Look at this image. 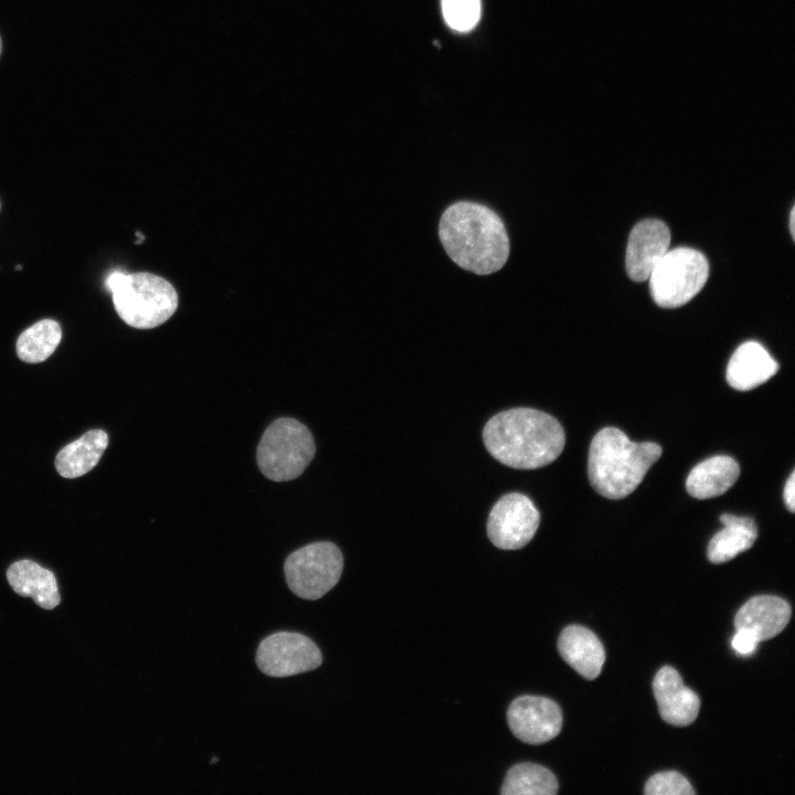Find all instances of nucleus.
<instances>
[{"mask_svg":"<svg viewBox=\"0 0 795 795\" xmlns=\"http://www.w3.org/2000/svg\"><path fill=\"white\" fill-rule=\"evenodd\" d=\"M489 454L516 469H536L554 462L562 453L565 434L550 414L515 407L494 415L483 431Z\"/></svg>","mask_w":795,"mask_h":795,"instance_id":"1","label":"nucleus"},{"mask_svg":"<svg viewBox=\"0 0 795 795\" xmlns=\"http://www.w3.org/2000/svg\"><path fill=\"white\" fill-rule=\"evenodd\" d=\"M438 235L447 255L478 275L499 271L509 256V237L500 216L480 203L449 205L442 214Z\"/></svg>","mask_w":795,"mask_h":795,"instance_id":"2","label":"nucleus"},{"mask_svg":"<svg viewBox=\"0 0 795 795\" xmlns=\"http://www.w3.org/2000/svg\"><path fill=\"white\" fill-rule=\"evenodd\" d=\"M660 455L658 444L632 442L621 430L605 427L596 433L590 445V483L603 497L625 498L638 487Z\"/></svg>","mask_w":795,"mask_h":795,"instance_id":"3","label":"nucleus"},{"mask_svg":"<svg viewBox=\"0 0 795 795\" xmlns=\"http://www.w3.org/2000/svg\"><path fill=\"white\" fill-rule=\"evenodd\" d=\"M117 315L128 326L151 329L165 324L178 308V294L167 279L146 272H113L105 283Z\"/></svg>","mask_w":795,"mask_h":795,"instance_id":"4","label":"nucleus"},{"mask_svg":"<svg viewBox=\"0 0 795 795\" xmlns=\"http://www.w3.org/2000/svg\"><path fill=\"white\" fill-rule=\"evenodd\" d=\"M315 452L310 431L295 418L280 417L265 430L256 458L265 477L273 481H288L304 473Z\"/></svg>","mask_w":795,"mask_h":795,"instance_id":"5","label":"nucleus"},{"mask_svg":"<svg viewBox=\"0 0 795 795\" xmlns=\"http://www.w3.org/2000/svg\"><path fill=\"white\" fill-rule=\"evenodd\" d=\"M709 264L702 253L689 247L670 250L649 275L654 301L662 308H676L691 300L704 286Z\"/></svg>","mask_w":795,"mask_h":795,"instance_id":"6","label":"nucleus"},{"mask_svg":"<svg viewBox=\"0 0 795 795\" xmlns=\"http://www.w3.org/2000/svg\"><path fill=\"white\" fill-rule=\"evenodd\" d=\"M343 556L332 542L318 541L290 553L284 564L289 590L300 598L318 600L339 581Z\"/></svg>","mask_w":795,"mask_h":795,"instance_id":"7","label":"nucleus"},{"mask_svg":"<svg viewBox=\"0 0 795 795\" xmlns=\"http://www.w3.org/2000/svg\"><path fill=\"white\" fill-rule=\"evenodd\" d=\"M255 659L263 674L282 678L318 668L322 662V655L308 636L294 632H277L261 642Z\"/></svg>","mask_w":795,"mask_h":795,"instance_id":"8","label":"nucleus"},{"mask_svg":"<svg viewBox=\"0 0 795 795\" xmlns=\"http://www.w3.org/2000/svg\"><path fill=\"white\" fill-rule=\"evenodd\" d=\"M540 523V512L532 500L520 492L504 495L491 508L487 534L499 549L517 550L528 544Z\"/></svg>","mask_w":795,"mask_h":795,"instance_id":"9","label":"nucleus"},{"mask_svg":"<svg viewBox=\"0 0 795 795\" xmlns=\"http://www.w3.org/2000/svg\"><path fill=\"white\" fill-rule=\"evenodd\" d=\"M507 720L517 739L528 744H542L560 733L562 711L549 698L521 696L509 706Z\"/></svg>","mask_w":795,"mask_h":795,"instance_id":"10","label":"nucleus"},{"mask_svg":"<svg viewBox=\"0 0 795 795\" xmlns=\"http://www.w3.org/2000/svg\"><path fill=\"white\" fill-rule=\"evenodd\" d=\"M670 231L666 223L656 219L638 222L630 231L626 247L625 265L634 282L648 280L650 273L669 251Z\"/></svg>","mask_w":795,"mask_h":795,"instance_id":"11","label":"nucleus"},{"mask_svg":"<svg viewBox=\"0 0 795 795\" xmlns=\"http://www.w3.org/2000/svg\"><path fill=\"white\" fill-rule=\"evenodd\" d=\"M653 691L664 721L676 727L692 723L700 710L698 695L683 685L671 666L661 667L654 677Z\"/></svg>","mask_w":795,"mask_h":795,"instance_id":"12","label":"nucleus"},{"mask_svg":"<svg viewBox=\"0 0 795 795\" xmlns=\"http://www.w3.org/2000/svg\"><path fill=\"white\" fill-rule=\"evenodd\" d=\"M777 370V362L761 343L746 341L731 356L725 377L731 388L749 391L768 381Z\"/></svg>","mask_w":795,"mask_h":795,"instance_id":"13","label":"nucleus"},{"mask_svg":"<svg viewBox=\"0 0 795 795\" xmlns=\"http://www.w3.org/2000/svg\"><path fill=\"white\" fill-rule=\"evenodd\" d=\"M791 614V606L785 600L774 595H757L741 606L734 625L735 629H749L762 642L780 634L786 627Z\"/></svg>","mask_w":795,"mask_h":795,"instance_id":"14","label":"nucleus"},{"mask_svg":"<svg viewBox=\"0 0 795 795\" xmlns=\"http://www.w3.org/2000/svg\"><path fill=\"white\" fill-rule=\"evenodd\" d=\"M561 657L582 677L592 680L602 671L605 650L597 636L581 625L565 627L558 639Z\"/></svg>","mask_w":795,"mask_h":795,"instance_id":"15","label":"nucleus"},{"mask_svg":"<svg viewBox=\"0 0 795 795\" xmlns=\"http://www.w3.org/2000/svg\"><path fill=\"white\" fill-rule=\"evenodd\" d=\"M7 579L17 594L32 597L44 610H52L61 602L53 572L31 560L12 563L7 571Z\"/></svg>","mask_w":795,"mask_h":795,"instance_id":"16","label":"nucleus"},{"mask_svg":"<svg viewBox=\"0 0 795 795\" xmlns=\"http://www.w3.org/2000/svg\"><path fill=\"white\" fill-rule=\"evenodd\" d=\"M740 467L727 455H717L696 465L686 480V489L697 499L718 497L728 491L736 481Z\"/></svg>","mask_w":795,"mask_h":795,"instance_id":"17","label":"nucleus"},{"mask_svg":"<svg viewBox=\"0 0 795 795\" xmlns=\"http://www.w3.org/2000/svg\"><path fill=\"white\" fill-rule=\"evenodd\" d=\"M723 528L717 532L708 544V559L719 564L728 562L739 553L749 550L757 538V528L750 517L730 513L720 516Z\"/></svg>","mask_w":795,"mask_h":795,"instance_id":"18","label":"nucleus"},{"mask_svg":"<svg viewBox=\"0 0 795 795\" xmlns=\"http://www.w3.org/2000/svg\"><path fill=\"white\" fill-rule=\"evenodd\" d=\"M108 445L105 431L93 430L64 446L55 458L57 473L64 478H76L92 470Z\"/></svg>","mask_w":795,"mask_h":795,"instance_id":"19","label":"nucleus"},{"mask_svg":"<svg viewBox=\"0 0 795 795\" xmlns=\"http://www.w3.org/2000/svg\"><path fill=\"white\" fill-rule=\"evenodd\" d=\"M558 787L556 777L547 767L534 763H520L508 771L500 793L502 795H554Z\"/></svg>","mask_w":795,"mask_h":795,"instance_id":"20","label":"nucleus"},{"mask_svg":"<svg viewBox=\"0 0 795 795\" xmlns=\"http://www.w3.org/2000/svg\"><path fill=\"white\" fill-rule=\"evenodd\" d=\"M62 339V329L53 319H42L25 329L17 340V354L28 363L46 360L57 348Z\"/></svg>","mask_w":795,"mask_h":795,"instance_id":"21","label":"nucleus"},{"mask_svg":"<svg viewBox=\"0 0 795 795\" xmlns=\"http://www.w3.org/2000/svg\"><path fill=\"white\" fill-rule=\"evenodd\" d=\"M443 14L449 26L468 31L480 15V0H442Z\"/></svg>","mask_w":795,"mask_h":795,"instance_id":"22","label":"nucleus"},{"mask_svg":"<svg viewBox=\"0 0 795 795\" xmlns=\"http://www.w3.org/2000/svg\"><path fill=\"white\" fill-rule=\"evenodd\" d=\"M644 793L647 795H693L696 792L679 772L667 771L649 777Z\"/></svg>","mask_w":795,"mask_h":795,"instance_id":"23","label":"nucleus"},{"mask_svg":"<svg viewBox=\"0 0 795 795\" xmlns=\"http://www.w3.org/2000/svg\"><path fill=\"white\" fill-rule=\"evenodd\" d=\"M759 643L756 636L745 628H738L731 640L732 648L742 656L752 655Z\"/></svg>","mask_w":795,"mask_h":795,"instance_id":"24","label":"nucleus"},{"mask_svg":"<svg viewBox=\"0 0 795 795\" xmlns=\"http://www.w3.org/2000/svg\"><path fill=\"white\" fill-rule=\"evenodd\" d=\"M786 508L791 511H795V473L792 471L784 486L783 492Z\"/></svg>","mask_w":795,"mask_h":795,"instance_id":"25","label":"nucleus"},{"mask_svg":"<svg viewBox=\"0 0 795 795\" xmlns=\"http://www.w3.org/2000/svg\"><path fill=\"white\" fill-rule=\"evenodd\" d=\"M794 223H795V210H794V208H792V210H791V212H789V232H791V235H792L793 239L795 237V233H794L795 226H794Z\"/></svg>","mask_w":795,"mask_h":795,"instance_id":"26","label":"nucleus"},{"mask_svg":"<svg viewBox=\"0 0 795 795\" xmlns=\"http://www.w3.org/2000/svg\"><path fill=\"white\" fill-rule=\"evenodd\" d=\"M1 50H2V42H1V38H0V54H1Z\"/></svg>","mask_w":795,"mask_h":795,"instance_id":"27","label":"nucleus"},{"mask_svg":"<svg viewBox=\"0 0 795 795\" xmlns=\"http://www.w3.org/2000/svg\"><path fill=\"white\" fill-rule=\"evenodd\" d=\"M216 761H218V759L214 757V759L211 761V763H215Z\"/></svg>","mask_w":795,"mask_h":795,"instance_id":"28","label":"nucleus"},{"mask_svg":"<svg viewBox=\"0 0 795 795\" xmlns=\"http://www.w3.org/2000/svg\"><path fill=\"white\" fill-rule=\"evenodd\" d=\"M0 210H1V203H0Z\"/></svg>","mask_w":795,"mask_h":795,"instance_id":"29","label":"nucleus"}]
</instances>
